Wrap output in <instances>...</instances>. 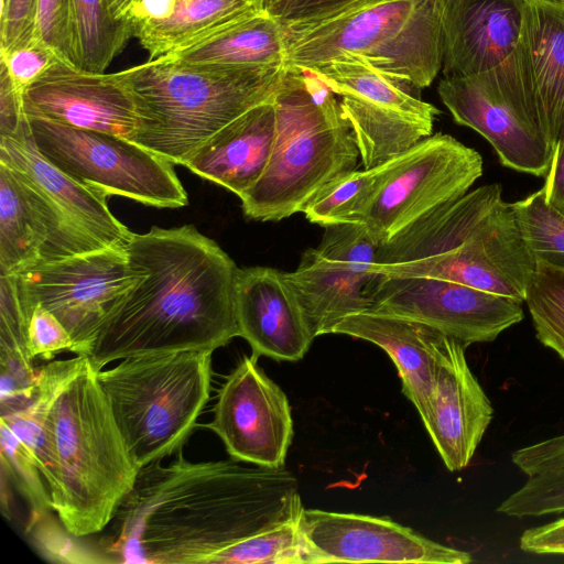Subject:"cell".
<instances>
[{
  "label": "cell",
  "mask_w": 564,
  "mask_h": 564,
  "mask_svg": "<svg viewBox=\"0 0 564 564\" xmlns=\"http://www.w3.org/2000/svg\"><path fill=\"white\" fill-rule=\"evenodd\" d=\"M161 462L139 470L111 521L101 544L111 562L236 564L247 541L297 521L303 509L297 479L284 467L193 463L183 449Z\"/></svg>",
  "instance_id": "6da1fadb"
},
{
  "label": "cell",
  "mask_w": 564,
  "mask_h": 564,
  "mask_svg": "<svg viewBox=\"0 0 564 564\" xmlns=\"http://www.w3.org/2000/svg\"><path fill=\"white\" fill-rule=\"evenodd\" d=\"M129 261L138 280L100 322L87 355L97 370L155 354L210 350L239 336L235 289L239 268L192 225L132 232Z\"/></svg>",
  "instance_id": "7a4b0ae2"
},
{
  "label": "cell",
  "mask_w": 564,
  "mask_h": 564,
  "mask_svg": "<svg viewBox=\"0 0 564 564\" xmlns=\"http://www.w3.org/2000/svg\"><path fill=\"white\" fill-rule=\"evenodd\" d=\"M88 356L46 361L29 405L42 429L39 469L65 529L102 531L133 489L139 469Z\"/></svg>",
  "instance_id": "3957f363"
},
{
  "label": "cell",
  "mask_w": 564,
  "mask_h": 564,
  "mask_svg": "<svg viewBox=\"0 0 564 564\" xmlns=\"http://www.w3.org/2000/svg\"><path fill=\"white\" fill-rule=\"evenodd\" d=\"M536 262L498 183L423 215L379 245L373 273L448 280L524 302Z\"/></svg>",
  "instance_id": "277c9868"
},
{
  "label": "cell",
  "mask_w": 564,
  "mask_h": 564,
  "mask_svg": "<svg viewBox=\"0 0 564 564\" xmlns=\"http://www.w3.org/2000/svg\"><path fill=\"white\" fill-rule=\"evenodd\" d=\"M286 69V64L192 65L161 56L121 70L138 113L128 139L183 165L223 127L273 100Z\"/></svg>",
  "instance_id": "5b68a950"
},
{
  "label": "cell",
  "mask_w": 564,
  "mask_h": 564,
  "mask_svg": "<svg viewBox=\"0 0 564 564\" xmlns=\"http://www.w3.org/2000/svg\"><path fill=\"white\" fill-rule=\"evenodd\" d=\"M281 23L290 67L356 62L408 90L442 69L441 0H351Z\"/></svg>",
  "instance_id": "8992f818"
},
{
  "label": "cell",
  "mask_w": 564,
  "mask_h": 564,
  "mask_svg": "<svg viewBox=\"0 0 564 564\" xmlns=\"http://www.w3.org/2000/svg\"><path fill=\"white\" fill-rule=\"evenodd\" d=\"M273 104L270 159L258 182L239 197L245 215L261 221L302 212L324 185L356 170L360 158L338 97L313 70L288 66Z\"/></svg>",
  "instance_id": "52a82bcc"
},
{
  "label": "cell",
  "mask_w": 564,
  "mask_h": 564,
  "mask_svg": "<svg viewBox=\"0 0 564 564\" xmlns=\"http://www.w3.org/2000/svg\"><path fill=\"white\" fill-rule=\"evenodd\" d=\"M213 352L130 357L97 371L139 470L183 449L209 400Z\"/></svg>",
  "instance_id": "ba28073f"
},
{
  "label": "cell",
  "mask_w": 564,
  "mask_h": 564,
  "mask_svg": "<svg viewBox=\"0 0 564 564\" xmlns=\"http://www.w3.org/2000/svg\"><path fill=\"white\" fill-rule=\"evenodd\" d=\"M437 93L453 120L485 138L503 166L546 175L554 149L541 122L520 41L492 68L444 77Z\"/></svg>",
  "instance_id": "9c48e42d"
},
{
  "label": "cell",
  "mask_w": 564,
  "mask_h": 564,
  "mask_svg": "<svg viewBox=\"0 0 564 564\" xmlns=\"http://www.w3.org/2000/svg\"><path fill=\"white\" fill-rule=\"evenodd\" d=\"M28 122L39 152L94 193L160 208L187 205L174 164L128 138L39 118H28Z\"/></svg>",
  "instance_id": "30bf717a"
},
{
  "label": "cell",
  "mask_w": 564,
  "mask_h": 564,
  "mask_svg": "<svg viewBox=\"0 0 564 564\" xmlns=\"http://www.w3.org/2000/svg\"><path fill=\"white\" fill-rule=\"evenodd\" d=\"M481 175L482 158L476 150L449 134H431L387 162L359 224L381 245L429 212L465 195Z\"/></svg>",
  "instance_id": "8fae6325"
},
{
  "label": "cell",
  "mask_w": 564,
  "mask_h": 564,
  "mask_svg": "<svg viewBox=\"0 0 564 564\" xmlns=\"http://www.w3.org/2000/svg\"><path fill=\"white\" fill-rule=\"evenodd\" d=\"M12 274L26 319L35 305L43 306L69 333L73 354L86 356L100 322L140 271L129 261L124 246H107Z\"/></svg>",
  "instance_id": "7c38bea8"
},
{
  "label": "cell",
  "mask_w": 564,
  "mask_h": 564,
  "mask_svg": "<svg viewBox=\"0 0 564 564\" xmlns=\"http://www.w3.org/2000/svg\"><path fill=\"white\" fill-rule=\"evenodd\" d=\"M307 69L338 97L365 169L390 161L432 134L441 111L371 68L332 62Z\"/></svg>",
  "instance_id": "4fadbf2b"
},
{
  "label": "cell",
  "mask_w": 564,
  "mask_h": 564,
  "mask_svg": "<svg viewBox=\"0 0 564 564\" xmlns=\"http://www.w3.org/2000/svg\"><path fill=\"white\" fill-rule=\"evenodd\" d=\"M368 295L369 310L421 321L466 346L494 341L524 317L514 297L436 278L375 273Z\"/></svg>",
  "instance_id": "5bb4252c"
},
{
  "label": "cell",
  "mask_w": 564,
  "mask_h": 564,
  "mask_svg": "<svg viewBox=\"0 0 564 564\" xmlns=\"http://www.w3.org/2000/svg\"><path fill=\"white\" fill-rule=\"evenodd\" d=\"M378 247L361 224L325 227L322 241L303 252L296 270L283 272L315 337L370 308Z\"/></svg>",
  "instance_id": "9a60e30c"
},
{
  "label": "cell",
  "mask_w": 564,
  "mask_h": 564,
  "mask_svg": "<svg viewBox=\"0 0 564 564\" xmlns=\"http://www.w3.org/2000/svg\"><path fill=\"white\" fill-rule=\"evenodd\" d=\"M243 356L218 390L213 420L205 424L231 458L270 468L284 467L293 438L289 400L257 362Z\"/></svg>",
  "instance_id": "2e32d148"
},
{
  "label": "cell",
  "mask_w": 564,
  "mask_h": 564,
  "mask_svg": "<svg viewBox=\"0 0 564 564\" xmlns=\"http://www.w3.org/2000/svg\"><path fill=\"white\" fill-rule=\"evenodd\" d=\"M297 528L305 564L471 562L469 553L434 542L386 518L303 508Z\"/></svg>",
  "instance_id": "e0dca14e"
},
{
  "label": "cell",
  "mask_w": 564,
  "mask_h": 564,
  "mask_svg": "<svg viewBox=\"0 0 564 564\" xmlns=\"http://www.w3.org/2000/svg\"><path fill=\"white\" fill-rule=\"evenodd\" d=\"M102 247L25 175L0 162V274Z\"/></svg>",
  "instance_id": "ac0fdd59"
},
{
  "label": "cell",
  "mask_w": 564,
  "mask_h": 564,
  "mask_svg": "<svg viewBox=\"0 0 564 564\" xmlns=\"http://www.w3.org/2000/svg\"><path fill=\"white\" fill-rule=\"evenodd\" d=\"M28 118L129 138L137 106L121 72L95 73L57 61L23 96Z\"/></svg>",
  "instance_id": "d6986e66"
},
{
  "label": "cell",
  "mask_w": 564,
  "mask_h": 564,
  "mask_svg": "<svg viewBox=\"0 0 564 564\" xmlns=\"http://www.w3.org/2000/svg\"><path fill=\"white\" fill-rule=\"evenodd\" d=\"M466 347L451 337L440 362L429 411L422 417L451 471L469 465L494 417L492 405L467 364Z\"/></svg>",
  "instance_id": "ffe728a7"
},
{
  "label": "cell",
  "mask_w": 564,
  "mask_h": 564,
  "mask_svg": "<svg viewBox=\"0 0 564 564\" xmlns=\"http://www.w3.org/2000/svg\"><path fill=\"white\" fill-rule=\"evenodd\" d=\"M235 305L239 336L258 357L296 361L315 338L284 273L276 269H239Z\"/></svg>",
  "instance_id": "44dd1931"
},
{
  "label": "cell",
  "mask_w": 564,
  "mask_h": 564,
  "mask_svg": "<svg viewBox=\"0 0 564 564\" xmlns=\"http://www.w3.org/2000/svg\"><path fill=\"white\" fill-rule=\"evenodd\" d=\"M522 0H441L444 77L492 68L518 47Z\"/></svg>",
  "instance_id": "7402d4cb"
},
{
  "label": "cell",
  "mask_w": 564,
  "mask_h": 564,
  "mask_svg": "<svg viewBox=\"0 0 564 564\" xmlns=\"http://www.w3.org/2000/svg\"><path fill=\"white\" fill-rule=\"evenodd\" d=\"M382 348L394 362L402 392L421 419L429 411L440 362L451 336L410 317L367 310L341 319L334 328Z\"/></svg>",
  "instance_id": "603a6c76"
},
{
  "label": "cell",
  "mask_w": 564,
  "mask_h": 564,
  "mask_svg": "<svg viewBox=\"0 0 564 564\" xmlns=\"http://www.w3.org/2000/svg\"><path fill=\"white\" fill-rule=\"evenodd\" d=\"M274 132L275 108L271 100L249 109L218 130L184 161L183 166L240 197L264 172Z\"/></svg>",
  "instance_id": "cb8c5ba5"
},
{
  "label": "cell",
  "mask_w": 564,
  "mask_h": 564,
  "mask_svg": "<svg viewBox=\"0 0 564 564\" xmlns=\"http://www.w3.org/2000/svg\"><path fill=\"white\" fill-rule=\"evenodd\" d=\"M0 162L25 175L73 221L107 246H126L132 232L109 210L106 198L73 181L36 149L26 121L0 137Z\"/></svg>",
  "instance_id": "d4e9b609"
},
{
  "label": "cell",
  "mask_w": 564,
  "mask_h": 564,
  "mask_svg": "<svg viewBox=\"0 0 564 564\" xmlns=\"http://www.w3.org/2000/svg\"><path fill=\"white\" fill-rule=\"evenodd\" d=\"M520 35L533 96L555 150L564 140V10L555 0H522Z\"/></svg>",
  "instance_id": "484cf974"
},
{
  "label": "cell",
  "mask_w": 564,
  "mask_h": 564,
  "mask_svg": "<svg viewBox=\"0 0 564 564\" xmlns=\"http://www.w3.org/2000/svg\"><path fill=\"white\" fill-rule=\"evenodd\" d=\"M164 56L192 65L286 64L283 25L267 10L256 9L207 39Z\"/></svg>",
  "instance_id": "4316f807"
},
{
  "label": "cell",
  "mask_w": 564,
  "mask_h": 564,
  "mask_svg": "<svg viewBox=\"0 0 564 564\" xmlns=\"http://www.w3.org/2000/svg\"><path fill=\"white\" fill-rule=\"evenodd\" d=\"M256 9H262L258 0H178L172 17L134 25L132 36L150 59L158 58L207 39Z\"/></svg>",
  "instance_id": "83f0119b"
},
{
  "label": "cell",
  "mask_w": 564,
  "mask_h": 564,
  "mask_svg": "<svg viewBox=\"0 0 564 564\" xmlns=\"http://www.w3.org/2000/svg\"><path fill=\"white\" fill-rule=\"evenodd\" d=\"M387 170V162L362 171L354 170L324 185L302 213L313 224L329 227L359 224Z\"/></svg>",
  "instance_id": "f1b7e54d"
},
{
  "label": "cell",
  "mask_w": 564,
  "mask_h": 564,
  "mask_svg": "<svg viewBox=\"0 0 564 564\" xmlns=\"http://www.w3.org/2000/svg\"><path fill=\"white\" fill-rule=\"evenodd\" d=\"M80 68L104 73L132 36L127 21H116L107 0H73Z\"/></svg>",
  "instance_id": "f546056e"
},
{
  "label": "cell",
  "mask_w": 564,
  "mask_h": 564,
  "mask_svg": "<svg viewBox=\"0 0 564 564\" xmlns=\"http://www.w3.org/2000/svg\"><path fill=\"white\" fill-rule=\"evenodd\" d=\"M524 302L539 341L564 360V269L536 262Z\"/></svg>",
  "instance_id": "4dcf8cb0"
},
{
  "label": "cell",
  "mask_w": 564,
  "mask_h": 564,
  "mask_svg": "<svg viewBox=\"0 0 564 564\" xmlns=\"http://www.w3.org/2000/svg\"><path fill=\"white\" fill-rule=\"evenodd\" d=\"M511 205L535 262L564 269V215L549 204L544 188Z\"/></svg>",
  "instance_id": "1f68e13d"
},
{
  "label": "cell",
  "mask_w": 564,
  "mask_h": 564,
  "mask_svg": "<svg viewBox=\"0 0 564 564\" xmlns=\"http://www.w3.org/2000/svg\"><path fill=\"white\" fill-rule=\"evenodd\" d=\"M1 467L4 468L25 497L31 517L53 511L45 480L30 448L0 421Z\"/></svg>",
  "instance_id": "d6a6232c"
},
{
  "label": "cell",
  "mask_w": 564,
  "mask_h": 564,
  "mask_svg": "<svg viewBox=\"0 0 564 564\" xmlns=\"http://www.w3.org/2000/svg\"><path fill=\"white\" fill-rule=\"evenodd\" d=\"M497 512L513 518L564 513V468L529 476L497 507Z\"/></svg>",
  "instance_id": "836d02e7"
},
{
  "label": "cell",
  "mask_w": 564,
  "mask_h": 564,
  "mask_svg": "<svg viewBox=\"0 0 564 564\" xmlns=\"http://www.w3.org/2000/svg\"><path fill=\"white\" fill-rule=\"evenodd\" d=\"M35 37L80 68L73 0H37Z\"/></svg>",
  "instance_id": "e575fe53"
},
{
  "label": "cell",
  "mask_w": 564,
  "mask_h": 564,
  "mask_svg": "<svg viewBox=\"0 0 564 564\" xmlns=\"http://www.w3.org/2000/svg\"><path fill=\"white\" fill-rule=\"evenodd\" d=\"M1 416L28 406L37 394L40 367L22 351L0 346Z\"/></svg>",
  "instance_id": "d590c367"
},
{
  "label": "cell",
  "mask_w": 564,
  "mask_h": 564,
  "mask_svg": "<svg viewBox=\"0 0 564 564\" xmlns=\"http://www.w3.org/2000/svg\"><path fill=\"white\" fill-rule=\"evenodd\" d=\"M26 531L39 552L55 562H111L104 551L88 549L69 533L62 522L55 521L52 512L30 518Z\"/></svg>",
  "instance_id": "8d00e7d4"
},
{
  "label": "cell",
  "mask_w": 564,
  "mask_h": 564,
  "mask_svg": "<svg viewBox=\"0 0 564 564\" xmlns=\"http://www.w3.org/2000/svg\"><path fill=\"white\" fill-rule=\"evenodd\" d=\"M28 351L30 357L51 361L54 357L64 351L73 352V339L59 322L50 311L41 305H35L28 315Z\"/></svg>",
  "instance_id": "74e56055"
},
{
  "label": "cell",
  "mask_w": 564,
  "mask_h": 564,
  "mask_svg": "<svg viewBox=\"0 0 564 564\" xmlns=\"http://www.w3.org/2000/svg\"><path fill=\"white\" fill-rule=\"evenodd\" d=\"M0 61L6 65L15 88L23 96L26 88L59 58L50 46L34 37L26 44L0 53Z\"/></svg>",
  "instance_id": "f35d334b"
},
{
  "label": "cell",
  "mask_w": 564,
  "mask_h": 564,
  "mask_svg": "<svg viewBox=\"0 0 564 564\" xmlns=\"http://www.w3.org/2000/svg\"><path fill=\"white\" fill-rule=\"evenodd\" d=\"M37 0H1L0 53L35 37Z\"/></svg>",
  "instance_id": "ab89813d"
},
{
  "label": "cell",
  "mask_w": 564,
  "mask_h": 564,
  "mask_svg": "<svg viewBox=\"0 0 564 564\" xmlns=\"http://www.w3.org/2000/svg\"><path fill=\"white\" fill-rule=\"evenodd\" d=\"M511 460L528 477L564 468V434L518 448Z\"/></svg>",
  "instance_id": "60d3db41"
},
{
  "label": "cell",
  "mask_w": 564,
  "mask_h": 564,
  "mask_svg": "<svg viewBox=\"0 0 564 564\" xmlns=\"http://www.w3.org/2000/svg\"><path fill=\"white\" fill-rule=\"evenodd\" d=\"M25 121L22 95L0 61V137L15 134Z\"/></svg>",
  "instance_id": "b9f144b4"
},
{
  "label": "cell",
  "mask_w": 564,
  "mask_h": 564,
  "mask_svg": "<svg viewBox=\"0 0 564 564\" xmlns=\"http://www.w3.org/2000/svg\"><path fill=\"white\" fill-rule=\"evenodd\" d=\"M522 551L540 555H564V518L532 527L519 539Z\"/></svg>",
  "instance_id": "7bdbcfd3"
},
{
  "label": "cell",
  "mask_w": 564,
  "mask_h": 564,
  "mask_svg": "<svg viewBox=\"0 0 564 564\" xmlns=\"http://www.w3.org/2000/svg\"><path fill=\"white\" fill-rule=\"evenodd\" d=\"M351 0H279L268 12L281 22L314 17Z\"/></svg>",
  "instance_id": "ee69618b"
},
{
  "label": "cell",
  "mask_w": 564,
  "mask_h": 564,
  "mask_svg": "<svg viewBox=\"0 0 564 564\" xmlns=\"http://www.w3.org/2000/svg\"><path fill=\"white\" fill-rule=\"evenodd\" d=\"M543 188L549 204L564 215V140L555 147Z\"/></svg>",
  "instance_id": "f6af8a7d"
},
{
  "label": "cell",
  "mask_w": 564,
  "mask_h": 564,
  "mask_svg": "<svg viewBox=\"0 0 564 564\" xmlns=\"http://www.w3.org/2000/svg\"><path fill=\"white\" fill-rule=\"evenodd\" d=\"M178 0H134L127 15L131 30L134 25L163 21L175 12Z\"/></svg>",
  "instance_id": "bcb514c9"
},
{
  "label": "cell",
  "mask_w": 564,
  "mask_h": 564,
  "mask_svg": "<svg viewBox=\"0 0 564 564\" xmlns=\"http://www.w3.org/2000/svg\"><path fill=\"white\" fill-rule=\"evenodd\" d=\"M134 0H107L108 9L116 21H127L128 12Z\"/></svg>",
  "instance_id": "7dc6e473"
},
{
  "label": "cell",
  "mask_w": 564,
  "mask_h": 564,
  "mask_svg": "<svg viewBox=\"0 0 564 564\" xmlns=\"http://www.w3.org/2000/svg\"><path fill=\"white\" fill-rule=\"evenodd\" d=\"M279 0H263V9L268 11Z\"/></svg>",
  "instance_id": "c3c4849f"
},
{
  "label": "cell",
  "mask_w": 564,
  "mask_h": 564,
  "mask_svg": "<svg viewBox=\"0 0 564 564\" xmlns=\"http://www.w3.org/2000/svg\"><path fill=\"white\" fill-rule=\"evenodd\" d=\"M560 6L561 8L564 10V0H555Z\"/></svg>",
  "instance_id": "681fc988"
},
{
  "label": "cell",
  "mask_w": 564,
  "mask_h": 564,
  "mask_svg": "<svg viewBox=\"0 0 564 564\" xmlns=\"http://www.w3.org/2000/svg\"><path fill=\"white\" fill-rule=\"evenodd\" d=\"M258 1H259L260 6H261V7H262V9H263V0H258Z\"/></svg>",
  "instance_id": "f907efd6"
}]
</instances>
